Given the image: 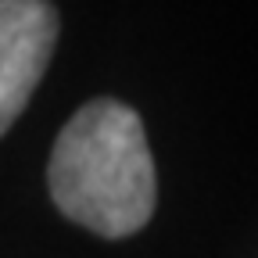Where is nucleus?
Listing matches in <instances>:
<instances>
[{
    "label": "nucleus",
    "instance_id": "2",
    "mask_svg": "<svg viewBox=\"0 0 258 258\" xmlns=\"http://www.w3.org/2000/svg\"><path fill=\"white\" fill-rule=\"evenodd\" d=\"M57 32L61 22L50 0H0V137L40 86Z\"/></svg>",
    "mask_w": 258,
    "mask_h": 258
},
{
    "label": "nucleus",
    "instance_id": "1",
    "mask_svg": "<svg viewBox=\"0 0 258 258\" xmlns=\"http://www.w3.org/2000/svg\"><path fill=\"white\" fill-rule=\"evenodd\" d=\"M50 198L97 237H129L147 226L158 198L140 115L111 97L83 104L50 151Z\"/></svg>",
    "mask_w": 258,
    "mask_h": 258
}]
</instances>
